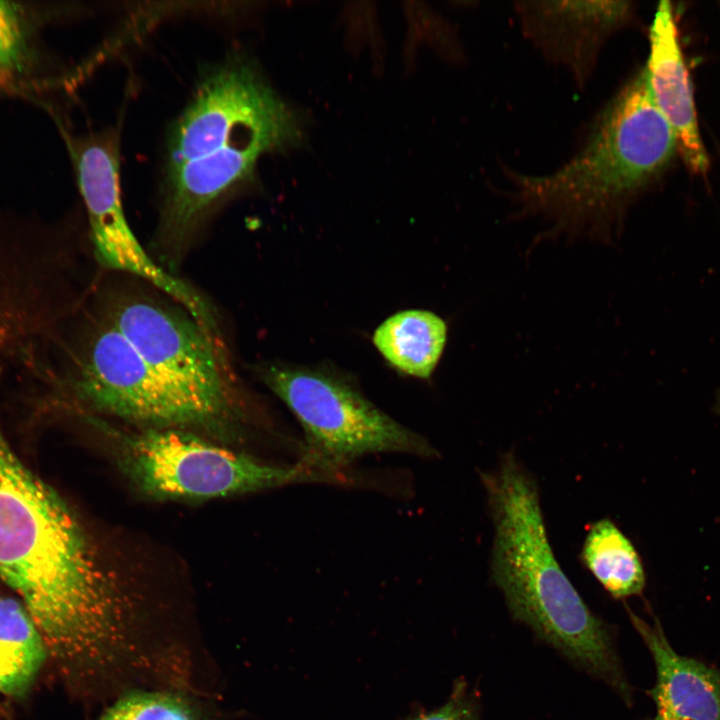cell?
Instances as JSON below:
<instances>
[{
    "instance_id": "2e32d148",
    "label": "cell",
    "mask_w": 720,
    "mask_h": 720,
    "mask_svg": "<svg viewBox=\"0 0 720 720\" xmlns=\"http://www.w3.org/2000/svg\"><path fill=\"white\" fill-rule=\"evenodd\" d=\"M217 700L176 689H135L103 706L97 720H227Z\"/></svg>"
},
{
    "instance_id": "4fadbf2b",
    "label": "cell",
    "mask_w": 720,
    "mask_h": 720,
    "mask_svg": "<svg viewBox=\"0 0 720 720\" xmlns=\"http://www.w3.org/2000/svg\"><path fill=\"white\" fill-rule=\"evenodd\" d=\"M447 332L446 322L437 314L406 310L383 321L374 332L373 343L394 368L427 379L442 356Z\"/></svg>"
},
{
    "instance_id": "9a60e30c",
    "label": "cell",
    "mask_w": 720,
    "mask_h": 720,
    "mask_svg": "<svg viewBox=\"0 0 720 720\" xmlns=\"http://www.w3.org/2000/svg\"><path fill=\"white\" fill-rule=\"evenodd\" d=\"M582 559L600 584L617 599L640 594L645 585L640 557L630 540L610 520L593 523Z\"/></svg>"
},
{
    "instance_id": "d6986e66",
    "label": "cell",
    "mask_w": 720,
    "mask_h": 720,
    "mask_svg": "<svg viewBox=\"0 0 720 720\" xmlns=\"http://www.w3.org/2000/svg\"><path fill=\"white\" fill-rule=\"evenodd\" d=\"M714 410L720 416V391L716 393Z\"/></svg>"
},
{
    "instance_id": "ba28073f",
    "label": "cell",
    "mask_w": 720,
    "mask_h": 720,
    "mask_svg": "<svg viewBox=\"0 0 720 720\" xmlns=\"http://www.w3.org/2000/svg\"><path fill=\"white\" fill-rule=\"evenodd\" d=\"M102 315L152 369L206 407L240 440L243 407L221 340L182 307L136 292L110 296Z\"/></svg>"
},
{
    "instance_id": "277c9868",
    "label": "cell",
    "mask_w": 720,
    "mask_h": 720,
    "mask_svg": "<svg viewBox=\"0 0 720 720\" xmlns=\"http://www.w3.org/2000/svg\"><path fill=\"white\" fill-rule=\"evenodd\" d=\"M677 152L674 130L643 68L607 106L574 158L551 174L513 179L523 209L550 220L553 231L608 237L630 201Z\"/></svg>"
},
{
    "instance_id": "52a82bcc",
    "label": "cell",
    "mask_w": 720,
    "mask_h": 720,
    "mask_svg": "<svg viewBox=\"0 0 720 720\" xmlns=\"http://www.w3.org/2000/svg\"><path fill=\"white\" fill-rule=\"evenodd\" d=\"M66 387L88 413L138 428H176L234 442L206 407L160 376L104 316L91 329Z\"/></svg>"
},
{
    "instance_id": "e0dca14e",
    "label": "cell",
    "mask_w": 720,
    "mask_h": 720,
    "mask_svg": "<svg viewBox=\"0 0 720 720\" xmlns=\"http://www.w3.org/2000/svg\"><path fill=\"white\" fill-rule=\"evenodd\" d=\"M25 34L21 8L0 0V79L19 70L26 50Z\"/></svg>"
},
{
    "instance_id": "5bb4252c",
    "label": "cell",
    "mask_w": 720,
    "mask_h": 720,
    "mask_svg": "<svg viewBox=\"0 0 720 720\" xmlns=\"http://www.w3.org/2000/svg\"><path fill=\"white\" fill-rule=\"evenodd\" d=\"M0 593V694L23 696L49 660L42 636L24 605Z\"/></svg>"
},
{
    "instance_id": "6da1fadb",
    "label": "cell",
    "mask_w": 720,
    "mask_h": 720,
    "mask_svg": "<svg viewBox=\"0 0 720 720\" xmlns=\"http://www.w3.org/2000/svg\"><path fill=\"white\" fill-rule=\"evenodd\" d=\"M7 344L0 328V364ZM0 579L56 652L103 635L130 601L129 582L103 560L65 500L20 460L1 424Z\"/></svg>"
},
{
    "instance_id": "8fae6325",
    "label": "cell",
    "mask_w": 720,
    "mask_h": 720,
    "mask_svg": "<svg viewBox=\"0 0 720 720\" xmlns=\"http://www.w3.org/2000/svg\"><path fill=\"white\" fill-rule=\"evenodd\" d=\"M525 31L553 58L585 77L610 33L630 17L628 2H521Z\"/></svg>"
},
{
    "instance_id": "3957f363",
    "label": "cell",
    "mask_w": 720,
    "mask_h": 720,
    "mask_svg": "<svg viewBox=\"0 0 720 720\" xmlns=\"http://www.w3.org/2000/svg\"><path fill=\"white\" fill-rule=\"evenodd\" d=\"M494 524L491 572L514 618L618 691L628 690L608 631L550 545L538 488L512 452L481 473Z\"/></svg>"
},
{
    "instance_id": "7a4b0ae2",
    "label": "cell",
    "mask_w": 720,
    "mask_h": 720,
    "mask_svg": "<svg viewBox=\"0 0 720 720\" xmlns=\"http://www.w3.org/2000/svg\"><path fill=\"white\" fill-rule=\"evenodd\" d=\"M295 113L248 61L202 79L168 140L159 239L182 253L208 216L253 177L261 155L300 143Z\"/></svg>"
},
{
    "instance_id": "ac0fdd59",
    "label": "cell",
    "mask_w": 720,
    "mask_h": 720,
    "mask_svg": "<svg viewBox=\"0 0 720 720\" xmlns=\"http://www.w3.org/2000/svg\"><path fill=\"white\" fill-rule=\"evenodd\" d=\"M414 720H477L472 702L458 692L441 708Z\"/></svg>"
},
{
    "instance_id": "30bf717a",
    "label": "cell",
    "mask_w": 720,
    "mask_h": 720,
    "mask_svg": "<svg viewBox=\"0 0 720 720\" xmlns=\"http://www.w3.org/2000/svg\"><path fill=\"white\" fill-rule=\"evenodd\" d=\"M650 52L644 67L652 98L674 130L678 153L690 172L705 175L709 159L701 139L692 83L673 8L658 4L649 31Z\"/></svg>"
},
{
    "instance_id": "5b68a950",
    "label": "cell",
    "mask_w": 720,
    "mask_h": 720,
    "mask_svg": "<svg viewBox=\"0 0 720 720\" xmlns=\"http://www.w3.org/2000/svg\"><path fill=\"white\" fill-rule=\"evenodd\" d=\"M110 448L119 470L155 500L202 501L280 487L302 479V469L263 463L196 432L122 428L84 415Z\"/></svg>"
},
{
    "instance_id": "9c48e42d",
    "label": "cell",
    "mask_w": 720,
    "mask_h": 720,
    "mask_svg": "<svg viewBox=\"0 0 720 720\" xmlns=\"http://www.w3.org/2000/svg\"><path fill=\"white\" fill-rule=\"evenodd\" d=\"M77 180L90 226L95 257L105 268L131 274L161 290L207 332L219 333L214 312L189 285L147 254L123 210L119 181V138L107 130L75 151Z\"/></svg>"
},
{
    "instance_id": "8992f818",
    "label": "cell",
    "mask_w": 720,
    "mask_h": 720,
    "mask_svg": "<svg viewBox=\"0 0 720 720\" xmlns=\"http://www.w3.org/2000/svg\"><path fill=\"white\" fill-rule=\"evenodd\" d=\"M261 377L302 427L304 447L298 466L305 475L337 473L373 453L435 454L423 437L388 416L341 378L282 364L264 368Z\"/></svg>"
},
{
    "instance_id": "ffe728a7",
    "label": "cell",
    "mask_w": 720,
    "mask_h": 720,
    "mask_svg": "<svg viewBox=\"0 0 720 720\" xmlns=\"http://www.w3.org/2000/svg\"><path fill=\"white\" fill-rule=\"evenodd\" d=\"M653 720H656L655 718Z\"/></svg>"
},
{
    "instance_id": "7c38bea8",
    "label": "cell",
    "mask_w": 720,
    "mask_h": 720,
    "mask_svg": "<svg viewBox=\"0 0 720 720\" xmlns=\"http://www.w3.org/2000/svg\"><path fill=\"white\" fill-rule=\"evenodd\" d=\"M629 617L655 663L656 684L650 691L655 719L720 720V674L678 654L657 621L648 624L630 610Z\"/></svg>"
}]
</instances>
